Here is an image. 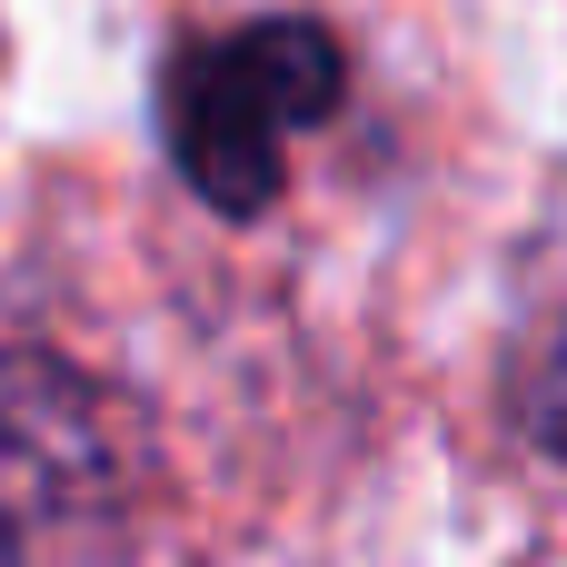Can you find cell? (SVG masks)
I'll return each instance as SVG.
<instances>
[{
  "mask_svg": "<svg viewBox=\"0 0 567 567\" xmlns=\"http://www.w3.org/2000/svg\"><path fill=\"white\" fill-rule=\"evenodd\" d=\"M528 429H538V439L567 458V309L548 319V339H538V369H528Z\"/></svg>",
  "mask_w": 567,
  "mask_h": 567,
  "instance_id": "3",
  "label": "cell"
},
{
  "mask_svg": "<svg viewBox=\"0 0 567 567\" xmlns=\"http://www.w3.org/2000/svg\"><path fill=\"white\" fill-rule=\"evenodd\" d=\"M140 488L130 409L50 349H0V567H130Z\"/></svg>",
  "mask_w": 567,
  "mask_h": 567,
  "instance_id": "1",
  "label": "cell"
},
{
  "mask_svg": "<svg viewBox=\"0 0 567 567\" xmlns=\"http://www.w3.org/2000/svg\"><path fill=\"white\" fill-rule=\"evenodd\" d=\"M349 90V50L279 10V20H239V30H209L189 40L169 70H159V140H169V169L219 209V219H259L279 189H289V150L299 130H319Z\"/></svg>",
  "mask_w": 567,
  "mask_h": 567,
  "instance_id": "2",
  "label": "cell"
}]
</instances>
